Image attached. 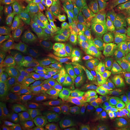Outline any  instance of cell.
<instances>
[{"mask_svg":"<svg viewBox=\"0 0 130 130\" xmlns=\"http://www.w3.org/2000/svg\"><path fill=\"white\" fill-rule=\"evenodd\" d=\"M32 0H1L3 6L12 10L19 9L25 7Z\"/></svg>","mask_w":130,"mask_h":130,"instance_id":"83f0119b","label":"cell"},{"mask_svg":"<svg viewBox=\"0 0 130 130\" xmlns=\"http://www.w3.org/2000/svg\"><path fill=\"white\" fill-rule=\"evenodd\" d=\"M50 2L52 5L56 6L57 7L65 5V0H48Z\"/></svg>","mask_w":130,"mask_h":130,"instance_id":"ee69618b","label":"cell"},{"mask_svg":"<svg viewBox=\"0 0 130 130\" xmlns=\"http://www.w3.org/2000/svg\"><path fill=\"white\" fill-rule=\"evenodd\" d=\"M48 130H80L79 126L74 121H71L55 126Z\"/></svg>","mask_w":130,"mask_h":130,"instance_id":"836d02e7","label":"cell"},{"mask_svg":"<svg viewBox=\"0 0 130 130\" xmlns=\"http://www.w3.org/2000/svg\"><path fill=\"white\" fill-rule=\"evenodd\" d=\"M67 63L72 68L79 79L83 80L93 79L100 77L102 73L101 70L91 66L82 55L64 58Z\"/></svg>","mask_w":130,"mask_h":130,"instance_id":"3957f363","label":"cell"},{"mask_svg":"<svg viewBox=\"0 0 130 130\" xmlns=\"http://www.w3.org/2000/svg\"><path fill=\"white\" fill-rule=\"evenodd\" d=\"M55 91L46 85L40 84L35 87L28 88L25 98L32 99L46 106L54 104Z\"/></svg>","mask_w":130,"mask_h":130,"instance_id":"8992f818","label":"cell"},{"mask_svg":"<svg viewBox=\"0 0 130 130\" xmlns=\"http://www.w3.org/2000/svg\"><path fill=\"white\" fill-rule=\"evenodd\" d=\"M74 79V73L58 61L51 62L42 76V80L45 84L55 87L68 85Z\"/></svg>","mask_w":130,"mask_h":130,"instance_id":"6da1fadb","label":"cell"},{"mask_svg":"<svg viewBox=\"0 0 130 130\" xmlns=\"http://www.w3.org/2000/svg\"><path fill=\"white\" fill-rule=\"evenodd\" d=\"M105 98L109 102L115 103L118 101L120 96L117 94L115 89L114 88L113 85H112L109 87L106 90Z\"/></svg>","mask_w":130,"mask_h":130,"instance_id":"d590c367","label":"cell"},{"mask_svg":"<svg viewBox=\"0 0 130 130\" xmlns=\"http://www.w3.org/2000/svg\"><path fill=\"white\" fill-rule=\"evenodd\" d=\"M20 106L27 115L33 128L40 130L46 115L45 109L40 104L31 101L22 102Z\"/></svg>","mask_w":130,"mask_h":130,"instance_id":"ba28073f","label":"cell"},{"mask_svg":"<svg viewBox=\"0 0 130 130\" xmlns=\"http://www.w3.org/2000/svg\"><path fill=\"white\" fill-rule=\"evenodd\" d=\"M129 96H130V94H129Z\"/></svg>","mask_w":130,"mask_h":130,"instance_id":"f907efd6","label":"cell"},{"mask_svg":"<svg viewBox=\"0 0 130 130\" xmlns=\"http://www.w3.org/2000/svg\"><path fill=\"white\" fill-rule=\"evenodd\" d=\"M30 28L31 27L26 22L23 27L14 31L12 37V46L15 51L20 52L23 50L26 39Z\"/></svg>","mask_w":130,"mask_h":130,"instance_id":"ffe728a7","label":"cell"},{"mask_svg":"<svg viewBox=\"0 0 130 130\" xmlns=\"http://www.w3.org/2000/svg\"><path fill=\"white\" fill-rule=\"evenodd\" d=\"M114 61L109 69H122L130 73V57H125L114 54Z\"/></svg>","mask_w":130,"mask_h":130,"instance_id":"484cf974","label":"cell"},{"mask_svg":"<svg viewBox=\"0 0 130 130\" xmlns=\"http://www.w3.org/2000/svg\"><path fill=\"white\" fill-rule=\"evenodd\" d=\"M25 8L12 10L10 11L8 18V26L10 30L15 31L17 29L22 28L26 24L24 14Z\"/></svg>","mask_w":130,"mask_h":130,"instance_id":"44dd1931","label":"cell"},{"mask_svg":"<svg viewBox=\"0 0 130 130\" xmlns=\"http://www.w3.org/2000/svg\"><path fill=\"white\" fill-rule=\"evenodd\" d=\"M99 130H125V129L123 126L114 123L111 125L102 128Z\"/></svg>","mask_w":130,"mask_h":130,"instance_id":"b9f144b4","label":"cell"},{"mask_svg":"<svg viewBox=\"0 0 130 130\" xmlns=\"http://www.w3.org/2000/svg\"><path fill=\"white\" fill-rule=\"evenodd\" d=\"M76 123L80 130H98L114 123L110 119L99 114L78 120Z\"/></svg>","mask_w":130,"mask_h":130,"instance_id":"4fadbf2b","label":"cell"},{"mask_svg":"<svg viewBox=\"0 0 130 130\" xmlns=\"http://www.w3.org/2000/svg\"><path fill=\"white\" fill-rule=\"evenodd\" d=\"M74 10L79 22L82 23H85L88 21L92 19V16L88 11L84 8L83 5L73 8Z\"/></svg>","mask_w":130,"mask_h":130,"instance_id":"4dcf8cb0","label":"cell"},{"mask_svg":"<svg viewBox=\"0 0 130 130\" xmlns=\"http://www.w3.org/2000/svg\"><path fill=\"white\" fill-rule=\"evenodd\" d=\"M97 41L98 42L99 45V49L104 54L107 60L109 62V64L110 65H111L114 61V54H113L111 51L110 50L107 44V42L101 40H99Z\"/></svg>","mask_w":130,"mask_h":130,"instance_id":"1f68e13d","label":"cell"},{"mask_svg":"<svg viewBox=\"0 0 130 130\" xmlns=\"http://www.w3.org/2000/svg\"><path fill=\"white\" fill-rule=\"evenodd\" d=\"M6 13H1V21L4 20L6 19Z\"/></svg>","mask_w":130,"mask_h":130,"instance_id":"7dc6e473","label":"cell"},{"mask_svg":"<svg viewBox=\"0 0 130 130\" xmlns=\"http://www.w3.org/2000/svg\"><path fill=\"white\" fill-rule=\"evenodd\" d=\"M92 52L99 60H100L102 62L104 65H105L106 67L109 69V67H110V64H109V62L107 60L104 54L101 51V50L99 48H98H98L93 49V50H92Z\"/></svg>","mask_w":130,"mask_h":130,"instance_id":"74e56055","label":"cell"},{"mask_svg":"<svg viewBox=\"0 0 130 130\" xmlns=\"http://www.w3.org/2000/svg\"><path fill=\"white\" fill-rule=\"evenodd\" d=\"M62 38L66 39L85 57H87L93 55V53L90 51L88 48L84 44L83 42L79 40V38L76 36L75 34L73 28L69 30L64 37Z\"/></svg>","mask_w":130,"mask_h":130,"instance_id":"7402d4cb","label":"cell"},{"mask_svg":"<svg viewBox=\"0 0 130 130\" xmlns=\"http://www.w3.org/2000/svg\"><path fill=\"white\" fill-rule=\"evenodd\" d=\"M48 59L46 53H42L27 61L24 69V74L30 83L36 82Z\"/></svg>","mask_w":130,"mask_h":130,"instance_id":"30bf717a","label":"cell"},{"mask_svg":"<svg viewBox=\"0 0 130 130\" xmlns=\"http://www.w3.org/2000/svg\"><path fill=\"white\" fill-rule=\"evenodd\" d=\"M124 3L126 4V5L128 4L129 3H130V0H121Z\"/></svg>","mask_w":130,"mask_h":130,"instance_id":"c3c4849f","label":"cell"},{"mask_svg":"<svg viewBox=\"0 0 130 130\" xmlns=\"http://www.w3.org/2000/svg\"><path fill=\"white\" fill-rule=\"evenodd\" d=\"M126 16H127V19H128V21H129V22L130 23V15L129 14H128V13H127V12H126Z\"/></svg>","mask_w":130,"mask_h":130,"instance_id":"681fc988","label":"cell"},{"mask_svg":"<svg viewBox=\"0 0 130 130\" xmlns=\"http://www.w3.org/2000/svg\"><path fill=\"white\" fill-rule=\"evenodd\" d=\"M107 108L115 113L120 115L130 114V98L129 95L121 96L117 102H109L107 104Z\"/></svg>","mask_w":130,"mask_h":130,"instance_id":"d6986e66","label":"cell"},{"mask_svg":"<svg viewBox=\"0 0 130 130\" xmlns=\"http://www.w3.org/2000/svg\"><path fill=\"white\" fill-rule=\"evenodd\" d=\"M85 58L90 65L94 68L101 70L103 73H106L108 69V68L104 65L102 62L99 60L94 55H92Z\"/></svg>","mask_w":130,"mask_h":130,"instance_id":"d6a6232c","label":"cell"},{"mask_svg":"<svg viewBox=\"0 0 130 130\" xmlns=\"http://www.w3.org/2000/svg\"><path fill=\"white\" fill-rule=\"evenodd\" d=\"M54 105L59 111L70 116H74L79 110L76 101L64 95H56Z\"/></svg>","mask_w":130,"mask_h":130,"instance_id":"5bb4252c","label":"cell"},{"mask_svg":"<svg viewBox=\"0 0 130 130\" xmlns=\"http://www.w3.org/2000/svg\"><path fill=\"white\" fill-rule=\"evenodd\" d=\"M42 39L52 48L56 50L61 49L60 33L56 25L49 19L44 21L37 29Z\"/></svg>","mask_w":130,"mask_h":130,"instance_id":"9c48e42d","label":"cell"},{"mask_svg":"<svg viewBox=\"0 0 130 130\" xmlns=\"http://www.w3.org/2000/svg\"><path fill=\"white\" fill-rule=\"evenodd\" d=\"M73 121L62 112H47L45 119L39 130H48L55 126Z\"/></svg>","mask_w":130,"mask_h":130,"instance_id":"ac0fdd59","label":"cell"},{"mask_svg":"<svg viewBox=\"0 0 130 130\" xmlns=\"http://www.w3.org/2000/svg\"><path fill=\"white\" fill-rule=\"evenodd\" d=\"M49 19L58 29L62 38L79 22L73 8L65 4L57 7Z\"/></svg>","mask_w":130,"mask_h":130,"instance_id":"7a4b0ae2","label":"cell"},{"mask_svg":"<svg viewBox=\"0 0 130 130\" xmlns=\"http://www.w3.org/2000/svg\"><path fill=\"white\" fill-rule=\"evenodd\" d=\"M12 107L9 103L1 102L0 104V126L2 127L7 123V121L12 112Z\"/></svg>","mask_w":130,"mask_h":130,"instance_id":"f1b7e54d","label":"cell"},{"mask_svg":"<svg viewBox=\"0 0 130 130\" xmlns=\"http://www.w3.org/2000/svg\"><path fill=\"white\" fill-rule=\"evenodd\" d=\"M79 87L86 96L93 101L102 100L105 96L106 88L104 85L92 79L83 80L80 83Z\"/></svg>","mask_w":130,"mask_h":130,"instance_id":"8fae6325","label":"cell"},{"mask_svg":"<svg viewBox=\"0 0 130 130\" xmlns=\"http://www.w3.org/2000/svg\"><path fill=\"white\" fill-rule=\"evenodd\" d=\"M22 71L20 70H12L10 71H4L1 70L0 71V87L1 89L8 83L10 81L15 80L17 79L19 76L22 73Z\"/></svg>","mask_w":130,"mask_h":130,"instance_id":"4316f807","label":"cell"},{"mask_svg":"<svg viewBox=\"0 0 130 130\" xmlns=\"http://www.w3.org/2000/svg\"><path fill=\"white\" fill-rule=\"evenodd\" d=\"M122 54L124 57H130V44H127L123 47Z\"/></svg>","mask_w":130,"mask_h":130,"instance_id":"7bdbcfd3","label":"cell"},{"mask_svg":"<svg viewBox=\"0 0 130 130\" xmlns=\"http://www.w3.org/2000/svg\"><path fill=\"white\" fill-rule=\"evenodd\" d=\"M91 28L96 41L101 40L107 42H111V40L108 33L98 19H95L92 23Z\"/></svg>","mask_w":130,"mask_h":130,"instance_id":"d4e9b609","label":"cell"},{"mask_svg":"<svg viewBox=\"0 0 130 130\" xmlns=\"http://www.w3.org/2000/svg\"><path fill=\"white\" fill-rule=\"evenodd\" d=\"M98 19L109 32L115 34L120 29L122 20L120 6L105 2L104 9Z\"/></svg>","mask_w":130,"mask_h":130,"instance_id":"277c9868","label":"cell"},{"mask_svg":"<svg viewBox=\"0 0 130 130\" xmlns=\"http://www.w3.org/2000/svg\"><path fill=\"white\" fill-rule=\"evenodd\" d=\"M61 49L64 58H68L74 56L82 55L66 39L62 38Z\"/></svg>","mask_w":130,"mask_h":130,"instance_id":"f546056e","label":"cell"},{"mask_svg":"<svg viewBox=\"0 0 130 130\" xmlns=\"http://www.w3.org/2000/svg\"><path fill=\"white\" fill-rule=\"evenodd\" d=\"M115 36L118 41L122 43L130 42V30L129 29H119L115 33Z\"/></svg>","mask_w":130,"mask_h":130,"instance_id":"e575fe53","label":"cell"},{"mask_svg":"<svg viewBox=\"0 0 130 130\" xmlns=\"http://www.w3.org/2000/svg\"><path fill=\"white\" fill-rule=\"evenodd\" d=\"M28 79L21 73L13 82L6 85L3 91V97L5 102L14 104L25 99L28 88Z\"/></svg>","mask_w":130,"mask_h":130,"instance_id":"5b68a950","label":"cell"},{"mask_svg":"<svg viewBox=\"0 0 130 130\" xmlns=\"http://www.w3.org/2000/svg\"><path fill=\"white\" fill-rule=\"evenodd\" d=\"M45 47L43 40L35 29L29 33L28 40L22 53L21 58L28 61L38 55L44 53Z\"/></svg>","mask_w":130,"mask_h":130,"instance_id":"52a82bcc","label":"cell"},{"mask_svg":"<svg viewBox=\"0 0 130 130\" xmlns=\"http://www.w3.org/2000/svg\"><path fill=\"white\" fill-rule=\"evenodd\" d=\"M82 5L85 9L88 11L90 13H91V14H93V15L94 16L95 19H97L96 18L95 14L93 10L91 0H83Z\"/></svg>","mask_w":130,"mask_h":130,"instance_id":"ab89813d","label":"cell"},{"mask_svg":"<svg viewBox=\"0 0 130 130\" xmlns=\"http://www.w3.org/2000/svg\"><path fill=\"white\" fill-rule=\"evenodd\" d=\"M94 112L110 119L112 121H115L118 124L121 125L125 126L130 125V115H118V114L111 111L109 110H107L102 106H100L94 109Z\"/></svg>","mask_w":130,"mask_h":130,"instance_id":"603a6c76","label":"cell"},{"mask_svg":"<svg viewBox=\"0 0 130 130\" xmlns=\"http://www.w3.org/2000/svg\"><path fill=\"white\" fill-rule=\"evenodd\" d=\"M32 128L27 115L18 109L14 112L5 125L1 127V130H31Z\"/></svg>","mask_w":130,"mask_h":130,"instance_id":"7c38bea8","label":"cell"},{"mask_svg":"<svg viewBox=\"0 0 130 130\" xmlns=\"http://www.w3.org/2000/svg\"><path fill=\"white\" fill-rule=\"evenodd\" d=\"M108 79L115 84H130V73L122 69H114L107 74Z\"/></svg>","mask_w":130,"mask_h":130,"instance_id":"cb8c5ba5","label":"cell"},{"mask_svg":"<svg viewBox=\"0 0 130 130\" xmlns=\"http://www.w3.org/2000/svg\"><path fill=\"white\" fill-rule=\"evenodd\" d=\"M126 12L128 13L130 15V3L126 5Z\"/></svg>","mask_w":130,"mask_h":130,"instance_id":"bcb514c9","label":"cell"},{"mask_svg":"<svg viewBox=\"0 0 130 130\" xmlns=\"http://www.w3.org/2000/svg\"><path fill=\"white\" fill-rule=\"evenodd\" d=\"M105 2H108L109 3H112L113 5L116 6H120L118 0H105Z\"/></svg>","mask_w":130,"mask_h":130,"instance_id":"f6af8a7d","label":"cell"},{"mask_svg":"<svg viewBox=\"0 0 130 130\" xmlns=\"http://www.w3.org/2000/svg\"><path fill=\"white\" fill-rule=\"evenodd\" d=\"M113 87L115 89L117 94L120 97L129 95L130 94V88L128 87L121 85H113Z\"/></svg>","mask_w":130,"mask_h":130,"instance_id":"f35d334b","label":"cell"},{"mask_svg":"<svg viewBox=\"0 0 130 130\" xmlns=\"http://www.w3.org/2000/svg\"><path fill=\"white\" fill-rule=\"evenodd\" d=\"M73 29L76 36L90 51L92 52L93 49L98 48V44L92 33L82 23L79 22L74 27Z\"/></svg>","mask_w":130,"mask_h":130,"instance_id":"e0dca14e","label":"cell"},{"mask_svg":"<svg viewBox=\"0 0 130 130\" xmlns=\"http://www.w3.org/2000/svg\"><path fill=\"white\" fill-rule=\"evenodd\" d=\"M83 0H65V5L71 7H75L81 5Z\"/></svg>","mask_w":130,"mask_h":130,"instance_id":"60d3db41","label":"cell"},{"mask_svg":"<svg viewBox=\"0 0 130 130\" xmlns=\"http://www.w3.org/2000/svg\"><path fill=\"white\" fill-rule=\"evenodd\" d=\"M93 9L95 14L96 18L104 9L105 4V0H91Z\"/></svg>","mask_w":130,"mask_h":130,"instance_id":"8d00e7d4","label":"cell"},{"mask_svg":"<svg viewBox=\"0 0 130 130\" xmlns=\"http://www.w3.org/2000/svg\"><path fill=\"white\" fill-rule=\"evenodd\" d=\"M22 58L17 53L12 52L1 53L0 55L1 70L21 71Z\"/></svg>","mask_w":130,"mask_h":130,"instance_id":"9a60e30c","label":"cell"},{"mask_svg":"<svg viewBox=\"0 0 130 130\" xmlns=\"http://www.w3.org/2000/svg\"><path fill=\"white\" fill-rule=\"evenodd\" d=\"M24 8L27 23L31 28H38L44 21L43 15L41 10L32 2Z\"/></svg>","mask_w":130,"mask_h":130,"instance_id":"2e32d148","label":"cell"}]
</instances>
